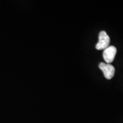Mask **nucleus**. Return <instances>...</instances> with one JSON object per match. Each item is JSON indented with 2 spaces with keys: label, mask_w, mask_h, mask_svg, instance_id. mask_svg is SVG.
Returning <instances> with one entry per match:
<instances>
[{
  "label": "nucleus",
  "mask_w": 123,
  "mask_h": 123,
  "mask_svg": "<svg viewBox=\"0 0 123 123\" xmlns=\"http://www.w3.org/2000/svg\"><path fill=\"white\" fill-rule=\"evenodd\" d=\"M117 53L116 48L114 46H108L103 52V58L108 64H110L113 61Z\"/></svg>",
  "instance_id": "7ed1b4c3"
},
{
  "label": "nucleus",
  "mask_w": 123,
  "mask_h": 123,
  "mask_svg": "<svg viewBox=\"0 0 123 123\" xmlns=\"http://www.w3.org/2000/svg\"><path fill=\"white\" fill-rule=\"evenodd\" d=\"M110 43V37L107 35V33L104 31H102L99 34V42L96 45L97 50H105L109 46Z\"/></svg>",
  "instance_id": "f257e3e1"
},
{
  "label": "nucleus",
  "mask_w": 123,
  "mask_h": 123,
  "mask_svg": "<svg viewBox=\"0 0 123 123\" xmlns=\"http://www.w3.org/2000/svg\"><path fill=\"white\" fill-rule=\"evenodd\" d=\"M99 67L100 69L103 71L106 79H111L114 76L115 68L111 64L101 62L99 64Z\"/></svg>",
  "instance_id": "f03ea898"
}]
</instances>
